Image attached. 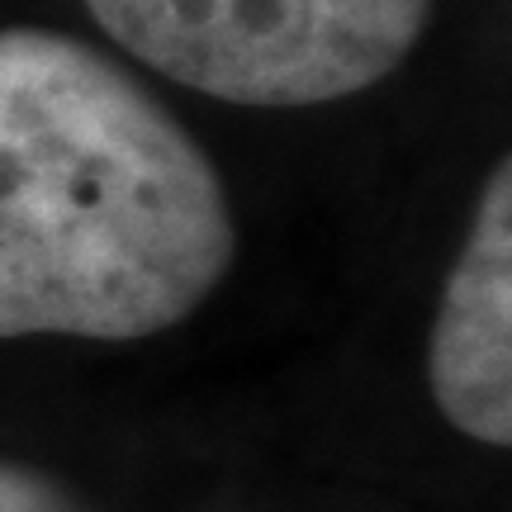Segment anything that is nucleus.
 <instances>
[{
	"label": "nucleus",
	"instance_id": "obj_1",
	"mask_svg": "<svg viewBox=\"0 0 512 512\" xmlns=\"http://www.w3.org/2000/svg\"><path fill=\"white\" fill-rule=\"evenodd\" d=\"M233 252L219 171L143 81L72 34L0 29V337H157Z\"/></svg>",
	"mask_w": 512,
	"mask_h": 512
},
{
	"label": "nucleus",
	"instance_id": "obj_2",
	"mask_svg": "<svg viewBox=\"0 0 512 512\" xmlns=\"http://www.w3.org/2000/svg\"><path fill=\"white\" fill-rule=\"evenodd\" d=\"M143 67L247 110H304L380 86L432 0H86Z\"/></svg>",
	"mask_w": 512,
	"mask_h": 512
},
{
	"label": "nucleus",
	"instance_id": "obj_3",
	"mask_svg": "<svg viewBox=\"0 0 512 512\" xmlns=\"http://www.w3.org/2000/svg\"><path fill=\"white\" fill-rule=\"evenodd\" d=\"M427 380L441 418L484 446L512 441V171L479 195L470 238L446 275L427 347Z\"/></svg>",
	"mask_w": 512,
	"mask_h": 512
},
{
	"label": "nucleus",
	"instance_id": "obj_4",
	"mask_svg": "<svg viewBox=\"0 0 512 512\" xmlns=\"http://www.w3.org/2000/svg\"><path fill=\"white\" fill-rule=\"evenodd\" d=\"M0 512H86L62 484L0 460Z\"/></svg>",
	"mask_w": 512,
	"mask_h": 512
}]
</instances>
